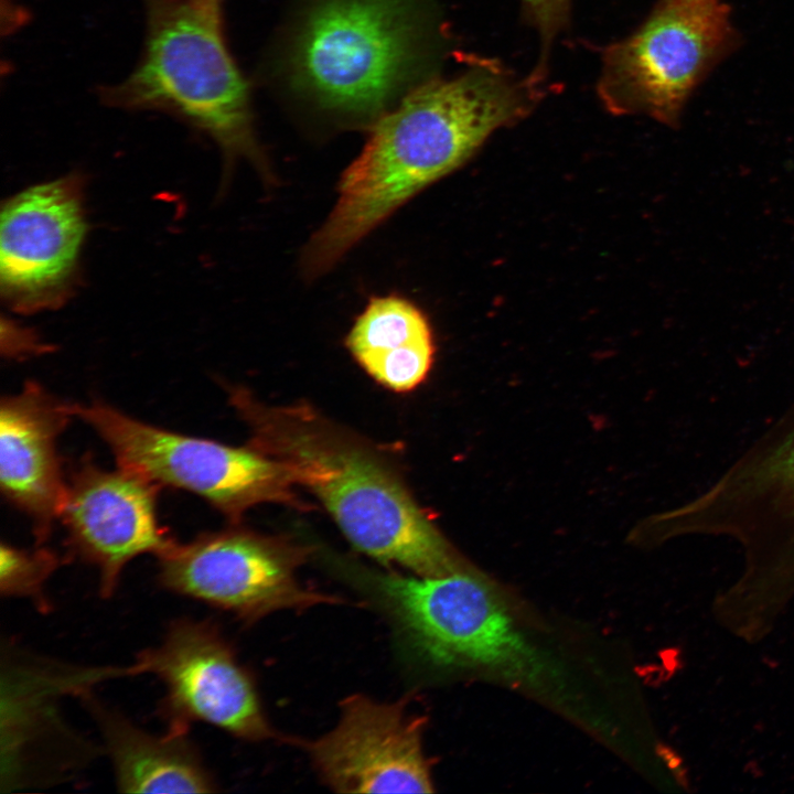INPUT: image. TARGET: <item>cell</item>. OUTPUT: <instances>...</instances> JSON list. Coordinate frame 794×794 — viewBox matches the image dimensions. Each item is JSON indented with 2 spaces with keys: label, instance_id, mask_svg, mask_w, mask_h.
Returning <instances> with one entry per match:
<instances>
[{
  "label": "cell",
  "instance_id": "7c38bea8",
  "mask_svg": "<svg viewBox=\"0 0 794 794\" xmlns=\"http://www.w3.org/2000/svg\"><path fill=\"white\" fill-rule=\"evenodd\" d=\"M159 490L131 470H105L89 458L67 479L58 519L71 550L97 568L105 598L129 561L144 554L159 558L176 544L159 525Z\"/></svg>",
  "mask_w": 794,
  "mask_h": 794
},
{
  "label": "cell",
  "instance_id": "d6986e66",
  "mask_svg": "<svg viewBox=\"0 0 794 794\" xmlns=\"http://www.w3.org/2000/svg\"><path fill=\"white\" fill-rule=\"evenodd\" d=\"M45 348L34 334L25 330H18L10 325L8 333L2 335V354L10 358H18L44 352Z\"/></svg>",
  "mask_w": 794,
  "mask_h": 794
},
{
  "label": "cell",
  "instance_id": "3957f363",
  "mask_svg": "<svg viewBox=\"0 0 794 794\" xmlns=\"http://www.w3.org/2000/svg\"><path fill=\"white\" fill-rule=\"evenodd\" d=\"M141 58L105 88L110 105L173 114L207 133L228 155L255 157L247 85L229 54L221 8L201 0H146Z\"/></svg>",
  "mask_w": 794,
  "mask_h": 794
},
{
  "label": "cell",
  "instance_id": "e0dca14e",
  "mask_svg": "<svg viewBox=\"0 0 794 794\" xmlns=\"http://www.w3.org/2000/svg\"><path fill=\"white\" fill-rule=\"evenodd\" d=\"M60 566L58 556L45 547L32 550L2 543L0 546V590L8 597L32 599L37 608L47 609L44 583Z\"/></svg>",
  "mask_w": 794,
  "mask_h": 794
},
{
  "label": "cell",
  "instance_id": "2e32d148",
  "mask_svg": "<svg viewBox=\"0 0 794 794\" xmlns=\"http://www.w3.org/2000/svg\"><path fill=\"white\" fill-rule=\"evenodd\" d=\"M345 343L369 376L395 391L416 388L433 363L434 343L427 318L398 296L372 298Z\"/></svg>",
  "mask_w": 794,
  "mask_h": 794
},
{
  "label": "cell",
  "instance_id": "9a60e30c",
  "mask_svg": "<svg viewBox=\"0 0 794 794\" xmlns=\"http://www.w3.org/2000/svg\"><path fill=\"white\" fill-rule=\"evenodd\" d=\"M115 771L126 793H210L215 783L186 737V728L170 726L150 734L121 715L87 698Z\"/></svg>",
  "mask_w": 794,
  "mask_h": 794
},
{
  "label": "cell",
  "instance_id": "5b68a950",
  "mask_svg": "<svg viewBox=\"0 0 794 794\" xmlns=\"http://www.w3.org/2000/svg\"><path fill=\"white\" fill-rule=\"evenodd\" d=\"M420 37L409 0H320L294 46L293 81L326 109L376 114L415 69Z\"/></svg>",
  "mask_w": 794,
  "mask_h": 794
},
{
  "label": "cell",
  "instance_id": "30bf717a",
  "mask_svg": "<svg viewBox=\"0 0 794 794\" xmlns=\"http://www.w3.org/2000/svg\"><path fill=\"white\" fill-rule=\"evenodd\" d=\"M86 233L78 178L25 189L1 211L0 285L17 311L60 304L75 282Z\"/></svg>",
  "mask_w": 794,
  "mask_h": 794
},
{
  "label": "cell",
  "instance_id": "52a82bcc",
  "mask_svg": "<svg viewBox=\"0 0 794 794\" xmlns=\"http://www.w3.org/2000/svg\"><path fill=\"white\" fill-rule=\"evenodd\" d=\"M72 408L74 417L105 441L119 466L160 487L198 495L235 523L258 504L299 505L286 468L249 446L232 447L163 429L101 401Z\"/></svg>",
  "mask_w": 794,
  "mask_h": 794
},
{
  "label": "cell",
  "instance_id": "ac0fdd59",
  "mask_svg": "<svg viewBox=\"0 0 794 794\" xmlns=\"http://www.w3.org/2000/svg\"><path fill=\"white\" fill-rule=\"evenodd\" d=\"M523 12L537 30L540 39V58L530 74L539 83L546 74V64L555 36L566 25L570 0H522Z\"/></svg>",
  "mask_w": 794,
  "mask_h": 794
},
{
  "label": "cell",
  "instance_id": "8fae6325",
  "mask_svg": "<svg viewBox=\"0 0 794 794\" xmlns=\"http://www.w3.org/2000/svg\"><path fill=\"white\" fill-rule=\"evenodd\" d=\"M426 718L407 699L376 701L364 695L341 702L337 725L307 743L318 774L341 793H430L425 755Z\"/></svg>",
  "mask_w": 794,
  "mask_h": 794
},
{
  "label": "cell",
  "instance_id": "8992f818",
  "mask_svg": "<svg viewBox=\"0 0 794 794\" xmlns=\"http://www.w3.org/2000/svg\"><path fill=\"white\" fill-rule=\"evenodd\" d=\"M737 40L722 0H658L631 35L604 51L598 95L614 115L677 127L693 92Z\"/></svg>",
  "mask_w": 794,
  "mask_h": 794
},
{
  "label": "cell",
  "instance_id": "7a4b0ae2",
  "mask_svg": "<svg viewBox=\"0 0 794 794\" xmlns=\"http://www.w3.org/2000/svg\"><path fill=\"white\" fill-rule=\"evenodd\" d=\"M248 446L281 463L313 493L346 539L377 561L419 577L469 571L399 476L374 452L307 405L270 406L227 387Z\"/></svg>",
  "mask_w": 794,
  "mask_h": 794
},
{
  "label": "cell",
  "instance_id": "277c9868",
  "mask_svg": "<svg viewBox=\"0 0 794 794\" xmlns=\"http://www.w3.org/2000/svg\"><path fill=\"white\" fill-rule=\"evenodd\" d=\"M346 573L393 624L406 657L430 668L536 673L529 645L471 570L442 577L350 567Z\"/></svg>",
  "mask_w": 794,
  "mask_h": 794
},
{
  "label": "cell",
  "instance_id": "5bb4252c",
  "mask_svg": "<svg viewBox=\"0 0 794 794\" xmlns=\"http://www.w3.org/2000/svg\"><path fill=\"white\" fill-rule=\"evenodd\" d=\"M72 405L33 380L0 404V487L44 543L58 519L66 484L57 439L74 418Z\"/></svg>",
  "mask_w": 794,
  "mask_h": 794
},
{
  "label": "cell",
  "instance_id": "4fadbf2b",
  "mask_svg": "<svg viewBox=\"0 0 794 794\" xmlns=\"http://www.w3.org/2000/svg\"><path fill=\"white\" fill-rule=\"evenodd\" d=\"M726 527L794 564V401L713 482Z\"/></svg>",
  "mask_w": 794,
  "mask_h": 794
},
{
  "label": "cell",
  "instance_id": "ffe728a7",
  "mask_svg": "<svg viewBox=\"0 0 794 794\" xmlns=\"http://www.w3.org/2000/svg\"><path fill=\"white\" fill-rule=\"evenodd\" d=\"M201 1L206 2V3H208V4H211V6H214V7L221 8V7H219V0H201Z\"/></svg>",
  "mask_w": 794,
  "mask_h": 794
},
{
  "label": "cell",
  "instance_id": "ba28073f",
  "mask_svg": "<svg viewBox=\"0 0 794 794\" xmlns=\"http://www.w3.org/2000/svg\"><path fill=\"white\" fill-rule=\"evenodd\" d=\"M309 550L243 528L202 533L159 557L168 590L255 623L279 610H305L343 599L312 590L297 578Z\"/></svg>",
  "mask_w": 794,
  "mask_h": 794
},
{
  "label": "cell",
  "instance_id": "6da1fadb",
  "mask_svg": "<svg viewBox=\"0 0 794 794\" xmlns=\"http://www.w3.org/2000/svg\"><path fill=\"white\" fill-rule=\"evenodd\" d=\"M524 79L496 62L422 84L374 126L346 168L337 200L303 255L309 276L336 264L364 236L429 184L461 167L497 129L535 104Z\"/></svg>",
  "mask_w": 794,
  "mask_h": 794
},
{
  "label": "cell",
  "instance_id": "9c48e42d",
  "mask_svg": "<svg viewBox=\"0 0 794 794\" xmlns=\"http://www.w3.org/2000/svg\"><path fill=\"white\" fill-rule=\"evenodd\" d=\"M136 672L151 673L164 684L170 726L204 721L247 741L279 737L249 672L210 622L174 621L158 646L139 655Z\"/></svg>",
  "mask_w": 794,
  "mask_h": 794
}]
</instances>
